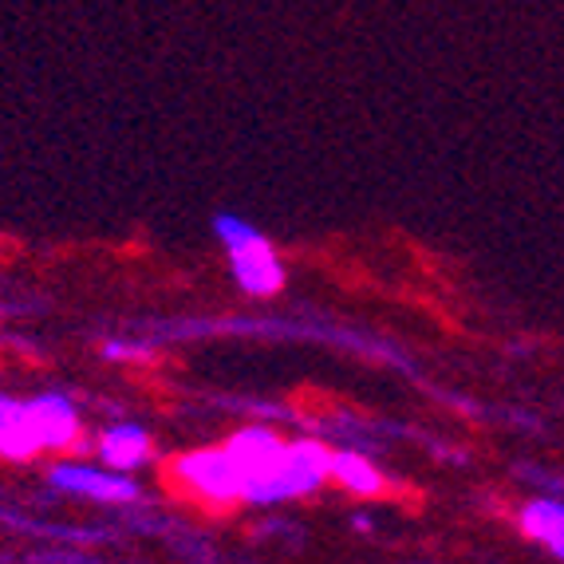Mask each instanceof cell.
Masks as SVG:
<instances>
[{"instance_id": "cell-9", "label": "cell", "mask_w": 564, "mask_h": 564, "mask_svg": "<svg viewBox=\"0 0 564 564\" xmlns=\"http://www.w3.org/2000/svg\"><path fill=\"white\" fill-rule=\"evenodd\" d=\"M36 431L29 419V399H12L0 391V458L4 462H36L40 458Z\"/></svg>"}, {"instance_id": "cell-5", "label": "cell", "mask_w": 564, "mask_h": 564, "mask_svg": "<svg viewBox=\"0 0 564 564\" xmlns=\"http://www.w3.org/2000/svg\"><path fill=\"white\" fill-rule=\"evenodd\" d=\"M29 419L44 454L84 451V414H79L72 395H64V391H40V395L29 399Z\"/></svg>"}, {"instance_id": "cell-8", "label": "cell", "mask_w": 564, "mask_h": 564, "mask_svg": "<svg viewBox=\"0 0 564 564\" xmlns=\"http://www.w3.org/2000/svg\"><path fill=\"white\" fill-rule=\"evenodd\" d=\"M518 525L533 545L564 564V498H529L518 509Z\"/></svg>"}, {"instance_id": "cell-6", "label": "cell", "mask_w": 564, "mask_h": 564, "mask_svg": "<svg viewBox=\"0 0 564 564\" xmlns=\"http://www.w3.org/2000/svg\"><path fill=\"white\" fill-rule=\"evenodd\" d=\"M95 458L122 474H139L147 466H154V438L142 423H111L95 434Z\"/></svg>"}, {"instance_id": "cell-3", "label": "cell", "mask_w": 564, "mask_h": 564, "mask_svg": "<svg viewBox=\"0 0 564 564\" xmlns=\"http://www.w3.org/2000/svg\"><path fill=\"white\" fill-rule=\"evenodd\" d=\"M221 446L229 451L237 474H241L245 509H269V489H273L276 470H281L284 454H289V438L281 431H273V426L249 423L237 426Z\"/></svg>"}, {"instance_id": "cell-4", "label": "cell", "mask_w": 564, "mask_h": 564, "mask_svg": "<svg viewBox=\"0 0 564 564\" xmlns=\"http://www.w3.org/2000/svg\"><path fill=\"white\" fill-rule=\"evenodd\" d=\"M47 486L67 498L95 501V506H134L142 498L134 474L111 470L99 458H56L47 466Z\"/></svg>"}, {"instance_id": "cell-1", "label": "cell", "mask_w": 564, "mask_h": 564, "mask_svg": "<svg viewBox=\"0 0 564 564\" xmlns=\"http://www.w3.org/2000/svg\"><path fill=\"white\" fill-rule=\"evenodd\" d=\"M209 234L221 245V253H226V261H229V276H234V284L245 296H253V301H273V296H281L284 284H289V269H284L273 241H269L249 217L221 209V214L209 217Z\"/></svg>"}, {"instance_id": "cell-7", "label": "cell", "mask_w": 564, "mask_h": 564, "mask_svg": "<svg viewBox=\"0 0 564 564\" xmlns=\"http://www.w3.org/2000/svg\"><path fill=\"white\" fill-rule=\"evenodd\" d=\"M332 486L359 501H371L387 494V474L359 446H332Z\"/></svg>"}, {"instance_id": "cell-2", "label": "cell", "mask_w": 564, "mask_h": 564, "mask_svg": "<svg viewBox=\"0 0 564 564\" xmlns=\"http://www.w3.org/2000/svg\"><path fill=\"white\" fill-rule=\"evenodd\" d=\"M166 478L182 498L198 501L209 513H229V509L245 506L241 474H237L234 458H229V451L221 443L174 454L166 466Z\"/></svg>"}]
</instances>
